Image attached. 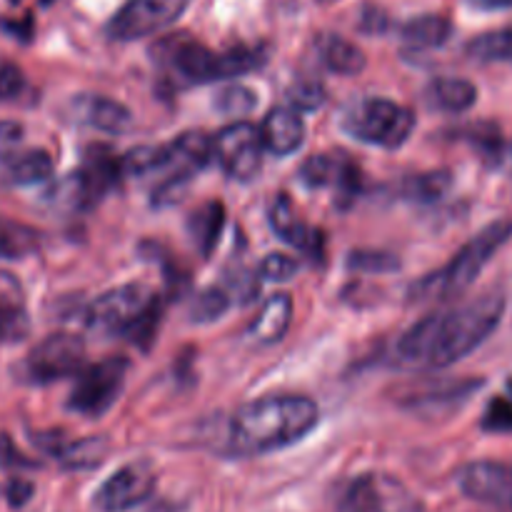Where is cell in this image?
I'll use <instances>...</instances> for the list:
<instances>
[{
    "label": "cell",
    "mask_w": 512,
    "mask_h": 512,
    "mask_svg": "<svg viewBox=\"0 0 512 512\" xmlns=\"http://www.w3.org/2000/svg\"><path fill=\"white\" fill-rule=\"evenodd\" d=\"M300 180L308 188H333L338 208H350L360 193V170L343 153H323L305 160L300 168Z\"/></svg>",
    "instance_id": "cell-14"
},
{
    "label": "cell",
    "mask_w": 512,
    "mask_h": 512,
    "mask_svg": "<svg viewBox=\"0 0 512 512\" xmlns=\"http://www.w3.org/2000/svg\"><path fill=\"white\" fill-rule=\"evenodd\" d=\"M348 268L355 273H393L400 268V260L393 253H385V250H353L348 255Z\"/></svg>",
    "instance_id": "cell-33"
},
{
    "label": "cell",
    "mask_w": 512,
    "mask_h": 512,
    "mask_svg": "<svg viewBox=\"0 0 512 512\" xmlns=\"http://www.w3.org/2000/svg\"><path fill=\"white\" fill-rule=\"evenodd\" d=\"M30 493H33V488H30L28 483H20V480H15V483L8 485V500L13 505H23L25 500L30 498Z\"/></svg>",
    "instance_id": "cell-39"
},
{
    "label": "cell",
    "mask_w": 512,
    "mask_h": 512,
    "mask_svg": "<svg viewBox=\"0 0 512 512\" xmlns=\"http://www.w3.org/2000/svg\"><path fill=\"white\" fill-rule=\"evenodd\" d=\"M73 115L80 123L103 133H123L130 125V110L103 95H80L73 100Z\"/></svg>",
    "instance_id": "cell-16"
},
{
    "label": "cell",
    "mask_w": 512,
    "mask_h": 512,
    "mask_svg": "<svg viewBox=\"0 0 512 512\" xmlns=\"http://www.w3.org/2000/svg\"><path fill=\"white\" fill-rule=\"evenodd\" d=\"M10 183L15 185H35L43 183L53 175V158L45 150H28V153L8 155L5 163Z\"/></svg>",
    "instance_id": "cell-26"
},
{
    "label": "cell",
    "mask_w": 512,
    "mask_h": 512,
    "mask_svg": "<svg viewBox=\"0 0 512 512\" xmlns=\"http://www.w3.org/2000/svg\"><path fill=\"white\" fill-rule=\"evenodd\" d=\"M258 105V95L245 85H228L215 95V110L228 118H240V115L253 113Z\"/></svg>",
    "instance_id": "cell-31"
},
{
    "label": "cell",
    "mask_w": 512,
    "mask_h": 512,
    "mask_svg": "<svg viewBox=\"0 0 512 512\" xmlns=\"http://www.w3.org/2000/svg\"><path fill=\"white\" fill-rule=\"evenodd\" d=\"M453 188V175L448 170H430L405 180V195L415 203H438Z\"/></svg>",
    "instance_id": "cell-28"
},
{
    "label": "cell",
    "mask_w": 512,
    "mask_h": 512,
    "mask_svg": "<svg viewBox=\"0 0 512 512\" xmlns=\"http://www.w3.org/2000/svg\"><path fill=\"white\" fill-rule=\"evenodd\" d=\"M260 140H263V148H268L270 153L278 155V158L293 155L305 140V123L303 118H300V110H270V113L265 115L263 125H260Z\"/></svg>",
    "instance_id": "cell-15"
},
{
    "label": "cell",
    "mask_w": 512,
    "mask_h": 512,
    "mask_svg": "<svg viewBox=\"0 0 512 512\" xmlns=\"http://www.w3.org/2000/svg\"><path fill=\"white\" fill-rule=\"evenodd\" d=\"M320 58L338 75H358L365 70L363 50L340 35H325L320 40Z\"/></svg>",
    "instance_id": "cell-25"
},
{
    "label": "cell",
    "mask_w": 512,
    "mask_h": 512,
    "mask_svg": "<svg viewBox=\"0 0 512 512\" xmlns=\"http://www.w3.org/2000/svg\"><path fill=\"white\" fill-rule=\"evenodd\" d=\"M213 158L233 180H253L263 165V140L250 123L225 125L213 140Z\"/></svg>",
    "instance_id": "cell-10"
},
{
    "label": "cell",
    "mask_w": 512,
    "mask_h": 512,
    "mask_svg": "<svg viewBox=\"0 0 512 512\" xmlns=\"http://www.w3.org/2000/svg\"><path fill=\"white\" fill-rule=\"evenodd\" d=\"M158 53L168 60V65H173L178 70L180 78L190 80V83H210V80L235 78L230 53L218 55L210 48H205L203 43H198V40L185 38V35L163 40Z\"/></svg>",
    "instance_id": "cell-9"
},
{
    "label": "cell",
    "mask_w": 512,
    "mask_h": 512,
    "mask_svg": "<svg viewBox=\"0 0 512 512\" xmlns=\"http://www.w3.org/2000/svg\"><path fill=\"white\" fill-rule=\"evenodd\" d=\"M428 100L443 113H465L478 100V88L465 78H438L430 83Z\"/></svg>",
    "instance_id": "cell-22"
},
{
    "label": "cell",
    "mask_w": 512,
    "mask_h": 512,
    "mask_svg": "<svg viewBox=\"0 0 512 512\" xmlns=\"http://www.w3.org/2000/svg\"><path fill=\"white\" fill-rule=\"evenodd\" d=\"M512 238V220L503 218L490 223L488 228L480 230L470 243H465L458 250L453 260L445 265L438 273L428 275L420 283L410 288V298L413 300H448L455 295L465 293L470 285L478 280L485 265L493 260V255L503 248Z\"/></svg>",
    "instance_id": "cell-4"
},
{
    "label": "cell",
    "mask_w": 512,
    "mask_h": 512,
    "mask_svg": "<svg viewBox=\"0 0 512 512\" xmlns=\"http://www.w3.org/2000/svg\"><path fill=\"white\" fill-rule=\"evenodd\" d=\"M270 225H273L275 235L285 243H290L293 248L305 250V253H320V243H323V235L310 230L303 220L295 213V205L288 195H278L275 203L270 205Z\"/></svg>",
    "instance_id": "cell-17"
},
{
    "label": "cell",
    "mask_w": 512,
    "mask_h": 512,
    "mask_svg": "<svg viewBox=\"0 0 512 512\" xmlns=\"http://www.w3.org/2000/svg\"><path fill=\"white\" fill-rule=\"evenodd\" d=\"M503 313V295H483L460 308L425 315L413 328L405 330L395 353H398L400 363L410 365V368H450L468 358L493 335V330L503 320Z\"/></svg>",
    "instance_id": "cell-1"
},
{
    "label": "cell",
    "mask_w": 512,
    "mask_h": 512,
    "mask_svg": "<svg viewBox=\"0 0 512 512\" xmlns=\"http://www.w3.org/2000/svg\"><path fill=\"white\" fill-rule=\"evenodd\" d=\"M85 363V343L80 335L55 333L40 340L30 355L25 358L23 373L30 383L45 385L53 380L70 378L83 370Z\"/></svg>",
    "instance_id": "cell-7"
},
{
    "label": "cell",
    "mask_w": 512,
    "mask_h": 512,
    "mask_svg": "<svg viewBox=\"0 0 512 512\" xmlns=\"http://www.w3.org/2000/svg\"><path fill=\"white\" fill-rule=\"evenodd\" d=\"M458 488L475 503L512 510V463H498V460L468 463L458 470Z\"/></svg>",
    "instance_id": "cell-13"
},
{
    "label": "cell",
    "mask_w": 512,
    "mask_h": 512,
    "mask_svg": "<svg viewBox=\"0 0 512 512\" xmlns=\"http://www.w3.org/2000/svg\"><path fill=\"white\" fill-rule=\"evenodd\" d=\"M190 0H128L108 23L115 40H138L160 33L185 13Z\"/></svg>",
    "instance_id": "cell-8"
},
{
    "label": "cell",
    "mask_w": 512,
    "mask_h": 512,
    "mask_svg": "<svg viewBox=\"0 0 512 512\" xmlns=\"http://www.w3.org/2000/svg\"><path fill=\"white\" fill-rule=\"evenodd\" d=\"M345 128L353 138L378 148L395 150L413 135L415 115L410 108L385 98H370L360 103L345 120Z\"/></svg>",
    "instance_id": "cell-5"
},
{
    "label": "cell",
    "mask_w": 512,
    "mask_h": 512,
    "mask_svg": "<svg viewBox=\"0 0 512 512\" xmlns=\"http://www.w3.org/2000/svg\"><path fill=\"white\" fill-rule=\"evenodd\" d=\"M128 368L130 363L125 358H105L80 370L78 383L68 398V408L85 418L105 415L123 393Z\"/></svg>",
    "instance_id": "cell-6"
},
{
    "label": "cell",
    "mask_w": 512,
    "mask_h": 512,
    "mask_svg": "<svg viewBox=\"0 0 512 512\" xmlns=\"http://www.w3.org/2000/svg\"><path fill=\"white\" fill-rule=\"evenodd\" d=\"M225 225V208L223 203L213 200V203H205L190 215L188 220V233L193 238V245L198 248V253L203 258H210V253L218 245L220 233H223Z\"/></svg>",
    "instance_id": "cell-21"
},
{
    "label": "cell",
    "mask_w": 512,
    "mask_h": 512,
    "mask_svg": "<svg viewBox=\"0 0 512 512\" xmlns=\"http://www.w3.org/2000/svg\"><path fill=\"white\" fill-rule=\"evenodd\" d=\"M298 273V263L290 255L273 253L260 263V278L270 280V283H288Z\"/></svg>",
    "instance_id": "cell-34"
},
{
    "label": "cell",
    "mask_w": 512,
    "mask_h": 512,
    "mask_svg": "<svg viewBox=\"0 0 512 512\" xmlns=\"http://www.w3.org/2000/svg\"><path fill=\"white\" fill-rule=\"evenodd\" d=\"M318 405L305 395H268L235 410L230 420V450L238 455H268L300 443L318 425Z\"/></svg>",
    "instance_id": "cell-2"
},
{
    "label": "cell",
    "mask_w": 512,
    "mask_h": 512,
    "mask_svg": "<svg viewBox=\"0 0 512 512\" xmlns=\"http://www.w3.org/2000/svg\"><path fill=\"white\" fill-rule=\"evenodd\" d=\"M293 323V298L288 293H275L260 310L258 320L250 328V338L258 345H275L285 338Z\"/></svg>",
    "instance_id": "cell-19"
},
{
    "label": "cell",
    "mask_w": 512,
    "mask_h": 512,
    "mask_svg": "<svg viewBox=\"0 0 512 512\" xmlns=\"http://www.w3.org/2000/svg\"><path fill=\"white\" fill-rule=\"evenodd\" d=\"M453 35V25L443 15H420L403 25V40L415 50H433L445 45Z\"/></svg>",
    "instance_id": "cell-24"
},
{
    "label": "cell",
    "mask_w": 512,
    "mask_h": 512,
    "mask_svg": "<svg viewBox=\"0 0 512 512\" xmlns=\"http://www.w3.org/2000/svg\"><path fill=\"white\" fill-rule=\"evenodd\" d=\"M228 308L230 298L225 290L205 288L195 295L193 305H190V320H193V323H213V320H218Z\"/></svg>",
    "instance_id": "cell-32"
},
{
    "label": "cell",
    "mask_w": 512,
    "mask_h": 512,
    "mask_svg": "<svg viewBox=\"0 0 512 512\" xmlns=\"http://www.w3.org/2000/svg\"><path fill=\"white\" fill-rule=\"evenodd\" d=\"M28 333V315L20 303L18 285L0 273V345L20 340Z\"/></svg>",
    "instance_id": "cell-23"
},
{
    "label": "cell",
    "mask_w": 512,
    "mask_h": 512,
    "mask_svg": "<svg viewBox=\"0 0 512 512\" xmlns=\"http://www.w3.org/2000/svg\"><path fill=\"white\" fill-rule=\"evenodd\" d=\"M23 138V125L13 120H0V158H8Z\"/></svg>",
    "instance_id": "cell-38"
},
{
    "label": "cell",
    "mask_w": 512,
    "mask_h": 512,
    "mask_svg": "<svg viewBox=\"0 0 512 512\" xmlns=\"http://www.w3.org/2000/svg\"><path fill=\"white\" fill-rule=\"evenodd\" d=\"M168 160L165 168L170 170V178H190V173H198L200 168L213 160V140L205 138L203 133H183L178 140L165 145Z\"/></svg>",
    "instance_id": "cell-18"
},
{
    "label": "cell",
    "mask_w": 512,
    "mask_h": 512,
    "mask_svg": "<svg viewBox=\"0 0 512 512\" xmlns=\"http://www.w3.org/2000/svg\"><path fill=\"white\" fill-rule=\"evenodd\" d=\"M165 160H168V150L165 145H140V148L128 150V153L120 158V170L123 175H148L155 170L165 168Z\"/></svg>",
    "instance_id": "cell-30"
},
{
    "label": "cell",
    "mask_w": 512,
    "mask_h": 512,
    "mask_svg": "<svg viewBox=\"0 0 512 512\" xmlns=\"http://www.w3.org/2000/svg\"><path fill=\"white\" fill-rule=\"evenodd\" d=\"M468 55L480 63H500V60L512 63V28L478 35L468 43Z\"/></svg>",
    "instance_id": "cell-29"
},
{
    "label": "cell",
    "mask_w": 512,
    "mask_h": 512,
    "mask_svg": "<svg viewBox=\"0 0 512 512\" xmlns=\"http://www.w3.org/2000/svg\"><path fill=\"white\" fill-rule=\"evenodd\" d=\"M85 320L100 333L123 335L130 343L148 350L158 330L160 300L153 290L140 283L120 285L90 303Z\"/></svg>",
    "instance_id": "cell-3"
},
{
    "label": "cell",
    "mask_w": 512,
    "mask_h": 512,
    "mask_svg": "<svg viewBox=\"0 0 512 512\" xmlns=\"http://www.w3.org/2000/svg\"><path fill=\"white\" fill-rule=\"evenodd\" d=\"M40 448L48 450L53 458L63 460V465L68 468H93L100 460L105 458V440L103 438H90V440H78V443H65L63 438H58V433L38 435Z\"/></svg>",
    "instance_id": "cell-20"
},
{
    "label": "cell",
    "mask_w": 512,
    "mask_h": 512,
    "mask_svg": "<svg viewBox=\"0 0 512 512\" xmlns=\"http://www.w3.org/2000/svg\"><path fill=\"white\" fill-rule=\"evenodd\" d=\"M468 5L478 10H508L512 8V0H468Z\"/></svg>",
    "instance_id": "cell-40"
},
{
    "label": "cell",
    "mask_w": 512,
    "mask_h": 512,
    "mask_svg": "<svg viewBox=\"0 0 512 512\" xmlns=\"http://www.w3.org/2000/svg\"><path fill=\"white\" fill-rule=\"evenodd\" d=\"M483 430H488V433H512V400H490L488 410L483 415Z\"/></svg>",
    "instance_id": "cell-35"
},
{
    "label": "cell",
    "mask_w": 512,
    "mask_h": 512,
    "mask_svg": "<svg viewBox=\"0 0 512 512\" xmlns=\"http://www.w3.org/2000/svg\"><path fill=\"white\" fill-rule=\"evenodd\" d=\"M25 88V75L18 65H0V100H15Z\"/></svg>",
    "instance_id": "cell-36"
},
{
    "label": "cell",
    "mask_w": 512,
    "mask_h": 512,
    "mask_svg": "<svg viewBox=\"0 0 512 512\" xmlns=\"http://www.w3.org/2000/svg\"><path fill=\"white\" fill-rule=\"evenodd\" d=\"M293 103H295V110H315L323 105L325 100V90L320 88L318 83H308V85H298V88L293 90Z\"/></svg>",
    "instance_id": "cell-37"
},
{
    "label": "cell",
    "mask_w": 512,
    "mask_h": 512,
    "mask_svg": "<svg viewBox=\"0 0 512 512\" xmlns=\"http://www.w3.org/2000/svg\"><path fill=\"white\" fill-rule=\"evenodd\" d=\"M338 512H415V508L400 483L383 475H360L340 493Z\"/></svg>",
    "instance_id": "cell-12"
},
{
    "label": "cell",
    "mask_w": 512,
    "mask_h": 512,
    "mask_svg": "<svg viewBox=\"0 0 512 512\" xmlns=\"http://www.w3.org/2000/svg\"><path fill=\"white\" fill-rule=\"evenodd\" d=\"M40 248V233L25 223L0 218V258L20 260Z\"/></svg>",
    "instance_id": "cell-27"
},
{
    "label": "cell",
    "mask_w": 512,
    "mask_h": 512,
    "mask_svg": "<svg viewBox=\"0 0 512 512\" xmlns=\"http://www.w3.org/2000/svg\"><path fill=\"white\" fill-rule=\"evenodd\" d=\"M155 470L148 463H128L115 470L93 495V508L98 512H128L153 495Z\"/></svg>",
    "instance_id": "cell-11"
}]
</instances>
